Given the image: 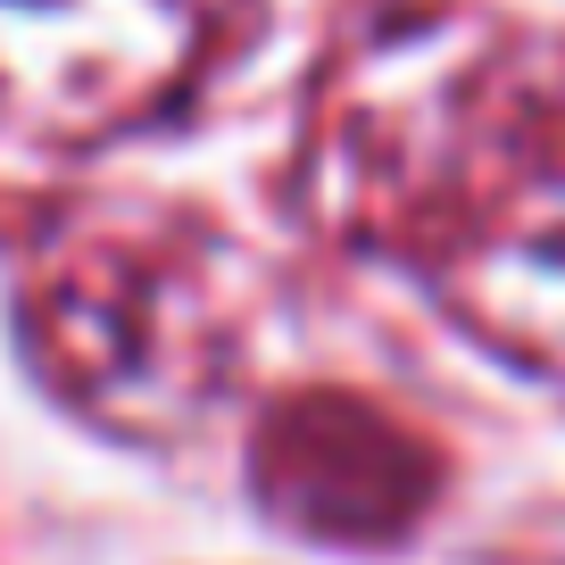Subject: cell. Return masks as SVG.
I'll return each instance as SVG.
<instances>
[{
    "mask_svg": "<svg viewBox=\"0 0 565 565\" xmlns=\"http://www.w3.org/2000/svg\"><path fill=\"white\" fill-rule=\"evenodd\" d=\"M9 9H51V0H9ZM58 9H84V0H58ZM125 9H134V0H125Z\"/></svg>",
    "mask_w": 565,
    "mask_h": 565,
    "instance_id": "obj_1",
    "label": "cell"
}]
</instances>
